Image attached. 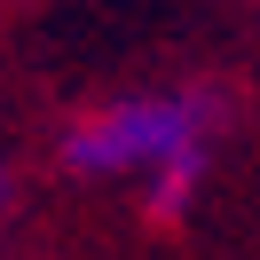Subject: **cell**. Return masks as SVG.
I'll return each instance as SVG.
<instances>
[{"instance_id":"obj_1","label":"cell","mask_w":260,"mask_h":260,"mask_svg":"<svg viewBox=\"0 0 260 260\" xmlns=\"http://www.w3.org/2000/svg\"><path fill=\"white\" fill-rule=\"evenodd\" d=\"M71 174H150V213H181L205 166V103L197 95H134L79 118L63 134Z\"/></svg>"},{"instance_id":"obj_2","label":"cell","mask_w":260,"mask_h":260,"mask_svg":"<svg viewBox=\"0 0 260 260\" xmlns=\"http://www.w3.org/2000/svg\"><path fill=\"white\" fill-rule=\"evenodd\" d=\"M0 205H8V174H0Z\"/></svg>"}]
</instances>
